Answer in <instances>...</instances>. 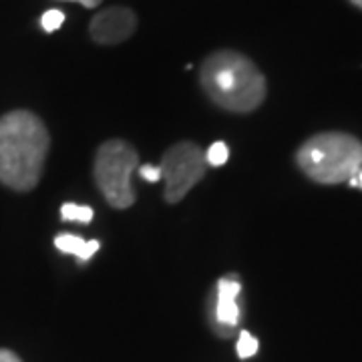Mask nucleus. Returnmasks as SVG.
Listing matches in <instances>:
<instances>
[{"instance_id": "f3484780", "label": "nucleus", "mask_w": 362, "mask_h": 362, "mask_svg": "<svg viewBox=\"0 0 362 362\" xmlns=\"http://www.w3.org/2000/svg\"><path fill=\"white\" fill-rule=\"evenodd\" d=\"M350 2H352L354 6H358V8H362V0H350Z\"/></svg>"}, {"instance_id": "2eb2a0df", "label": "nucleus", "mask_w": 362, "mask_h": 362, "mask_svg": "<svg viewBox=\"0 0 362 362\" xmlns=\"http://www.w3.org/2000/svg\"><path fill=\"white\" fill-rule=\"evenodd\" d=\"M65 2H78V4H83L85 8H97V6L101 4V0H65Z\"/></svg>"}, {"instance_id": "6e6552de", "label": "nucleus", "mask_w": 362, "mask_h": 362, "mask_svg": "<svg viewBox=\"0 0 362 362\" xmlns=\"http://www.w3.org/2000/svg\"><path fill=\"white\" fill-rule=\"evenodd\" d=\"M54 246L65 254L77 256L78 262H89L95 256V252L101 247V244L97 240H83V238L73 235V233H59L54 238Z\"/></svg>"}, {"instance_id": "1a4fd4ad", "label": "nucleus", "mask_w": 362, "mask_h": 362, "mask_svg": "<svg viewBox=\"0 0 362 362\" xmlns=\"http://www.w3.org/2000/svg\"><path fill=\"white\" fill-rule=\"evenodd\" d=\"M93 207L78 206V204H63L61 207V218L65 221H83L89 223L93 220Z\"/></svg>"}, {"instance_id": "4468645a", "label": "nucleus", "mask_w": 362, "mask_h": 362, "mask_svg": "<svg viewBox=\"0 0 362 362\" xmlns=\"http://www.w3.org/2000/svg\"><path fill=\"white\" fill-rule=\"evenodd\" d=\"M0 362H23L14 352L6 349H0Z\"/></svg>"}, {"instance_id": "f03ea898", "label": "nucleus", "mask_w": 362, "mask_h": 362, "mask_svg": "<svg viewBox=\"0 0 362 362\" xmlns=\"http://www.w3.org/2000/svg\"><path fill=\"white\" fill-rule=\"evenodd\" d=\"M199 83L214 103L233 113H250L266 99L264 75L235 51L209 54L199 69Z\"/></svg>"}, {"instance_id": "39448f33", "label": "nucleus", "mask_w": 362, "mask_h": 362, "mask_svg": "<svg viewBox=\"0 0 362 362\" xmlns=\"http://www.w3.org/2000/svg\"><path fill=\"white\" fill-rule=\"evenodd\" d=\"M161 180H165V199L177 204L204 180L207 169L206 153L192 141L173 145L161 159Z\"/></svg>"}, {"instance_id": "7ed1b4c3", "label": "nucleus", "mask_w": 362, "mask_h": 362, "mask_svg": "<svg viewBox=\"0 0 362 362\" xmlns=\"http://www.w3.org/2000/svg\"><path fill=\"white\" fill-rule=\"evenodd\" d=\"M300 169L310 180L334 185L354 177L362 168V143L346 133H320L296 153Z\"/></svg>"}, {"instance_id": "dca6fc26", "label": "nucleus", "mask_w": 362, "mask_h": 362, "mask_svg": "<svg viewBox=\"0 0 362 362\" xmlns=\"http://www.w3.org/2000/svg\"><path fill=\"white\" fill-rule=\"evenodd\" d=\"M349 183L352 185V187H356V185H358V187H362V169L358 171V173H356V175H354V177H350Z\"/></svg>"}, {"instance_id": "f257e3e1", "label": "nucleus", "mask_w": 362, "mask_h": 362, "mask_svg": "<svg viewBox=\"0 0 362 362\" xmlns=\"http://www.w3.org/2000/svg\"><path fill=\"white\" fill-rule=\"evenodd\" d=\"M49 147V131L35 113L18 109L0 117V183L14 192L37 187Z\"/></svg>"}, {"instance_id": "f8f14e48", "label": "nucleus", "mask_w": 362, "mask_h": 362, "mask_svg": "<svg viewBox=\"0 0 362 362\" xmlns=\"http://www.w3.org/2000/svg\"><path fill=\"white\" fill-rule=\"evenodd\" d=\"M65 23V13L63 11H59V8H51V11H47V13L42 14V18H40V25L42 28L47 30V33H54V30H59L61 26Z\"/></svg>"}, {"instance_id": "9b49d317", "label": "nucleus", "mask_w": 362, "mask_h": 362, "mask_svg": "<svg viewBox=\"0 0 362 362\" xmlns=\"http://www.w3.org/2000/svg\"><path fill=\"white\" fill-rule=\"evenodd\" d=\"M258 340H256V337H252L250 332H242L240 334V338H238V356L240 358H252L256 352H258Z\"/></svg>"}, {"instance_id": "423d86ee", "label": "nucleus", "mask_w": 362, "mask_h": 362, "mask_svg": "<svg viewBox=\"0 0 362 362\" xmlns=\"http://www.w3.org/2000/svg\"><path fill=\"white\" fill-rule=\"evenodd\" d=\"M137 28V16L131 8L111 6L105 8L90 21V37L99 45H119L127 40Z\"/></svg>"}, {"instance_id": "ddd939ff", "label": "nucleus", "mask_w": 362, "mask_h": 362, "mask_svg": "<svg viewBox=\"0 0 362 362\" xmlns=\"http://www.w3.org/2000/svg\"><path fill=\"white\" fill-rule=\"evenodd\" d=\"M139 175H141L145 181L157 183V181L161 180V169L153 168V165H141V169H139Z\"/></svg>"}, {"instance_id": "20e7f679", "label": "nucleus", "mask_w": 362, "mask_h": 362, "mask_svg": "<svg viewBox=\"0 0 362 362\" xmlns=\"http://www.w3.org/2000/svg\"><path fill=\"white\" fill-rule=\"evenodd\" d=\"M137 151L121 139L105 141L95 159V181L109 206L125 209L135 202L133 171L137 168Z\"/></svg>"}, {"instance_id": "0eeeda50", "label": "nucleus", "mask_w": 362, "mask_h": 362, "mask_svg": "<svg viewBox=\"0 0 362 362\" xmlns=\"http://www.w3.org/2000/svg\"><path fill=\"white\" fill-rule=\"evenodd\" d=\"M242 292V286L235 276L221 278L216 288V308H214V326L221 337L230 334L240 322V304L238 296Z\"/></svg>"}, {"instance_id": "9d476101", "label": "nucleus", "mask_w": 362, "mask_h": 362, "mask_svg": "<svg viewBox=\"0 0 362 362\" xmlns=\"http://www.w3.org/2000/svg\"><path fill=\"white\" fill-rule=\"evenodd\" d=\"M228 159H230V149H228V145H226L223 141H216L211 147H209V149H207V153H206L207 165L220 168V165H223Z\"/></svg>"}]
</instances>
